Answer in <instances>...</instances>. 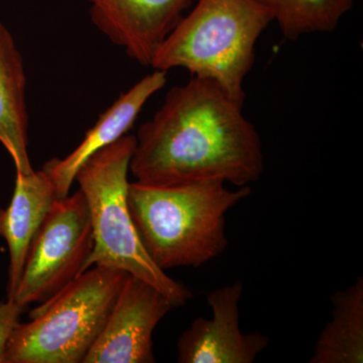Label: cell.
Listing matches in <instances>:
<instances>
[{
  "mask_svg": "<svg viewBox=\"0 0 363 363\" xmlns=\"http://www.w3.org/2000/svg\"><path fill=\"white\" fill-rule=\"evenodd\" d=\"M242 107L207 79L191 76L169 89L136 133L130 164L135 181H221L238 188L259 181L264 172L262 138Z\"/></svg>",
  "mask_w": 363,
  "mask_h": 363,
  "instance_id": "6da1fadb",
  "label": "cell"
},
{
  "mask_svg": "<svg viewBox=\"0 0 363 363\" xmlns=\"http://www.w3.org/2000/svg\"><path fill=\"white\" fill-rule=\"evenodd\" d=\"M252 194L250 186L229 190L221 181L176 185L128 184V205L150 259L166 272L199 267L228 247L226 213Z\"/></svg>",
  "mask_w": 363,
  "mask_h": 363,
  "instance_id": "7a4b0ae2",
  "label": "cell"
},
{
  "mask_svg": "<svg viewBox=\"0 0 363 363\" xmlns=\"http://www.w3.org/2000/svg\"><path fill=\"white\" fill-rule=\"evenodd\" d=\"M271 23L257 0H198L162 42L150 67L167 73L184 69L213 81L243 105L255 47Z\"/></svg>",
  "mask_w": 363,
  "mask_h": 363,
  "instance_id": "3957f363",
  "label": "cell"
},
{
  "mask_svg": "<svg viewBox=\"0 0 363 363\" xmlns=\"http://www.w3.org/2000/svg\"><path fill=\"white\" fill-rule=\"evenodd\" d=\"M135 143V135H124L93 155L76 175L89 208L94 240L83 272L93 267L121 269L155 286L174 308L181 307L192 292L150 259L128 209V176Z\"/></svg>",
  "mask_w": 363,
  "mask_h": 363,
  "instance_id": "277c9868",
  "label": "cell"
},
{
  "mask_svg": "<svg viewBox=\"0 0 363 363\" xmlns=\"http://www.w3.org/2000/svg\"><path fill=\"white\" fill-rule=\"evenodd\" d=\"M128 276L107 267L82 272L18 324L4 363H83Z\"/></svg>",
  "mask_w": 363,
  "mask_h": 363,
  "instance_id": "5b68a950",
  "label": "cell"
},
{
  "mask_svg": "<svg viewBox=\"0 0 363 363\" xmlns=\"http://www.w3.org/2000/svg\"><path fill=\"white\" fill-rule=\"evenodd\" d=\"M93 243L89 208L80 189L57 199L33 238L11 300L23 308L51 300L82 274Z\"/></svg>",
  "mask_w": 363,
  "mask_h": 363,
  "instance_id": "8992f818",
  "label": "cell"
},
{
  "mask_svg": "<svg viewBox=\"0 0 363 363\" xmlns=\"http://www.w3.org/2000/svg\"><path fill=\"white\" fill-rule=\"evenodd\" d=\"M174 306L143 279L128 274L83 363H154L152 334Z\"/></svg>",
  "mask_w": 363,
  "mask_h": 363,
  "instance_id": "52a82bcc",
  "label": "cell"
},
{
  "mask_svg": "<svg viewBox=\"0 0 363 363\" xmlns=\"http://www.w3.org/2000/svg\"><path fill=\"white\" fill-rule=\"evenodd\" d=\"M243 283L234 281L208 294L211 318L198 317L177 343L180 363H252L269 346L260 332L243 333L240 304Z\"/></svg>",
  "mask_w": 363,
  "mask_h": 363,
  "instance_id": "ba28073f",
  "label": "cell"
},
{
  "mask_svg": "<svg viewBox=\"0 0 363 363\" xmlns=\"http://www.w3.org/2000/svg\"><path fill=\"white\" fill-rule=\"evenodd\" d=\"M91 21L136 63L150 67L192 0H87Z\"/></svg>",
  "mask_w": 363,
  "mask_h": 363,
  "instance_id": "9c48e42d",
  "label": "cell"
},
{
  "mask_svg": "<svg viewBox=\"0 0 363 363\" xmlns=\"http://www.w3.org/2000/svg\"><path fill=\"white\" fill-rule=\"evenodd\" d=\"M166 83L167 72L154 70L121 93L111 106L100 114L82 142L68 156L45 162L43 169L54 184L58 199L69 195L79 169L88 159L126 135L143 106Z\"/></svg>",
  "mask_w": 363,
  "mask_h": 363,
  "instance_id": "30bf717a",
  "label": "cell"
},
{
  "mask_svg": "<svg viewBox=\"0 0 363 363\" xmlns=\"http://www.w3.org/2000/svg\"><path fill=\"white\" fill-rule=\"evenodd\" d=\"M57 199L56 189L44 169L16 173L11 201L0 208V236L9 252L7 298L13 297L30 245Z\"/></svg>",
  "mask_w": 363,
  "mask_h": 363,
  "instance_id": "8fae6325",
  "label": "cell"
},
{
  "mask_svg": "<svg viewBox=\"0 0 363 363\" xmlns=\"http://www.w3.org/2000/svg\"><path fill=\"white\" fill-rule=\"evenodd\" d=\"M26 86L23 56L13 35L0 21V143L21 174L33 171L28 156Z\"/></svg>",
  "mask_w": 363,
  "mask_h": 363,
  "instance_id": "7c38bea8",
  "label": "cell"
},
{
  "mask_svg": "<svg viewBox=\"0 0 363 363\" xmlns=\"http://www.w3.org/2000/svg\"><path fill=\"white\" fill-rule=\"evenodd\" d=\"M331 319L319 334L310 363L363 362V279L332 294Z\"/></svg>",
  "mask_w": 363,
  "mask_h": 363,
  "instance_id": "4fadbf2b",
  "label": "cell"
},
{
  "mask_svg": "<svg viewBox=\"0 0 363 363\" xmlns=\"http://www.w3.org/2000/svg\"><path fill=\"white\" fill-rule=\"evenodd\" d=\"M286 39L334 32L358 0H257Z\"/></svg>",
  "mask_w": 363,
  "mask_h": 363,
  "instance_id": "5bb4252c",
  "label": "cell"
},
{
  "mask_svg": "<svg viewBox=\"0 0 363 363\" xmlns=\"http://www.w3.org/2000/svg\"><path fill=\"white\" fill-rule=\"evenodd\" d=\"M23 310L25 308L11 298L0 302V363H4L7 343L14 329L21 323Z\"/></svg>",
  "mask_w": 363,
  "mask_h": 363,
  "instance_id": "9a60e30c",
  "label": "cell"
}]
</instances>
